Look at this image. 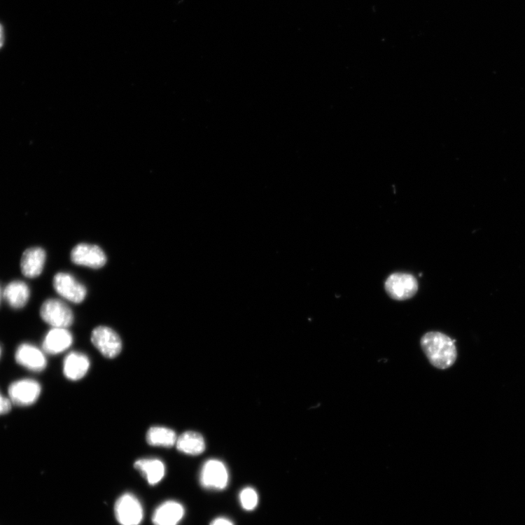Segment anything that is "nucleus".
<instances>
[{
  "mask_svg": "<svg viewBox=\"0 0 525 525\" xmlns=\"http://www.w3.org/2000/svg\"><path fill=\"white\" fill-rule=\"evenodd\" d=\"M92 342L104 357L114 358L121 352V340L117 332L111 328H96L92 334Z\"/></svg>",
  "mask_w": 525,
  "mask_h": 525,
  "instance_id": "nucleus-7",
  "label": "nucleus"
},
{
  "mask_svg": "<svg viewBox=\"0 0 525 525\" xmlns=\"http://www.w3.org/2000/svg\"><path fill=\"white\" fill-rule=\"evenodd\" d=\"M73 342V335L66 328H52L43 340V352L49 355L60 354L69 349Z\"/></svg>",
  "mask_w": 525,
  "mask_h": 525,
  "instance_id": "nucleus-11",
  "label": "nucleus"
},
{
  "mask_svg": "<svg viewBox=\"0 0 525 525\" xmlns=\"http://www.w3.org/2000/svg\"><path fill=\"white\" fill-rule=\"evenodd\" d=\"M134 468L141 472L150 485L159 484L164 477V463L155 458L140 459L135 462Z\"/></svg>",
  "mask_w": 525,
  "mask_h": 525,
  "instance_id": "nucleus-15",
  "label": "nucleus"
},
{
  "mask_svg": "<svg viewBox=\"0 0 525 525\" xmlns=\"http://www.w3.org/2000/svg\"><path fill=\"white\" fill-rule=\"evenodd\" d=\"M229 479V471L222 461L210 459L203 465L200 481L204 488L222 490L227 486Z\"/></svg>",
  "mask_w": 525,
  "mask_h": 525,
  "instance_id": "nucleus-6",
  "label": "nucleus"
},
{
  "mask_svg": "<svg viewBox=\"0 0 525 525\" xmlns=\"http://www.w3.org/2000/svg\"><path fill=\"white\" fill-rule=\"evenodd\" d=\"M46 259L45 251L41 248L27 249L21 260V270L28 278L38 276L43 272Z\"/></svg>",
  "mask_w": 525,
  "mask_h": 525,
  "instance_id": "nucleus-13",
  "label": "nucleus"
},
{
  "mask_svg": "<svg viewBox=\"0 0 525 525\" xmlns=\"http://www.w3.org/2000/svg\"><path fill=\"white\" fill-rule=\"evenodd\" d=\"M185 515L183 505L174 500H168L156 507L152 522L154 525H178Z\"/></svg>",
  "mask_w": 525,
  "mask_h": 525,
  "instance_id": "nucleus-12",
  "label": "nucleus"
},
{
  "mask_svg": "<svg viewBox=\"0 0 525 525\" xmlns=\"http://www.w3.org/2000/svg\"><path fill=\"white\" fill-rule=\"evenodd\" d=\"M41 391L39 382L26 379L12 383L8 389V394L10 401L15 405L29 407L38 400Z\"/></svg>",
  "mask_w": 525,
  "mask_h": 525,
  "instance_id": "nucleus-5",
  "label": "nucleus"
},
{
  "mask_svg": "<svg viewBox=\"0 0 525 525\" xmlns=\"http://www.w3.org/2000/svg\"><path fill=\"white\" fill-rule=\"evenodd\" d=\"M30 290L28 286L16 280L9 284L4 292V296L8 304L13 309H22L28 302Z\"/></svg>",
  "mask_w": 525,
  "mask_h": 525,
  "instance_id": "nucleus-16",
  "label": "nucleus"
},
{
  "mask_svg": "<svg viewBox=\"0 0 525 525\" xmlns=\"http://www.w3.org/2000/svg\"><path fill=\"white\" fill-rule=\"evenodd\" d=\"M1 354H2V349L1 347H0V357H1Z\"/></svg>",
  "mask_w": 525,
  "mask_h": 525,
  "instance_id": "nucleus-24",
  "label": "nucleus"
},
{
  "mask_svg": "<svg viewBox=\"0 0 525 525\" xmlns=\"http://www.w3.org/2000/svg\"><path fill=\"white\" fill-rule=\"evenodd\" d=\"M419 284L416 277L409 273L396 272L391 274L384 283V289L391 299L396 301H405L416 293Z\"/></svg>",
  "mask_w": 525,
  "mask_h": 525,
  "instance_id": "nucleus-2",
  "label": "nucleus"
},
{
  "mask_svg": "<svg viewBox=\"0 0 525 525\" xmlns=\"http://www.w3.org/2000/svg\"><path fill=\"white\" fill-rule=\"evenodd\" d=\"M15 358L18 363L34 372L43 371L47 365L44 352L31 344H22L18 347Z\"/></svg>",
  "mask_w": 525,
  "mask_h": 525,
  "instance_id": "nucleus-10",
  "label": "nucleus"
},
{
  "mask_svg": "<svg viewBox=\"0 0 525 525\" xmlns=\"http://www.w3.org/2000/svg\"><path fill=\"white\" fill-rule=\"evenodd\" d=\"M11 404L10 398H7L0 393V415L6 414L11 410Z\"/></svg>",
  "mask_w": 525,
  "mask_h": 525,
  "instance_id": "nucleus-20",
  "label": "nucleus"
},
{
  "mask_svg": "<svg viewBox=\"0 0 525 525\" xmlns=\"http://www.w3.org/2000/svg\"><path fill=\"white\" fill-rule=\"evenodd\" d=\"M5 43V32L2 24H0V48H2Z\"/></svg>",
  "mask_w": 525,
  "mask_h": 525,
  "instance_id": "nucleus-22",
  "label": "nucleus"
},
{
  "mask_svg": "<svg viewBox=\"0 0 525 525\" xmlns=\"http://www.w3.org/2000/svg\"><path fill=\"white\" fill-rule=\"evenodd\" d=\"M147 442L153 447H172L176 444L178 437L173 430L165 427H153L147 433Z\"/></svg>",
  "mask_w": 525,
  "mask_h": 525,
  "instance_id": "nucleus-18",
  "label": "nucleus"
},
{
  "mask_svg": "<svg viewBox=\"0 0 525 525\" xmlns=\"http://www.w3.org/2000/svg\"><path fill=\"white\" fill-rule=\"evenodd\" d=\"M71 260L75 265L99 269L107 262V257L97 245L81 243L73 249Z\"/></svg>",
  "mask_w": 525,
  "mask_h": 525,
  "instance_id": "nucleus-8",
  "label": "nucleus"
},
{
  "mask_svg": "<svg viewBox=\"0 0 525 525\" xmlns=\"http://www.w3.org/2000/svg\"><path fill=\"white\" fill-rule=\"evenodd\" d=\"M210 525H234V523L229 519L224 517H219L214 519Z\"/></svg>",
  "mask_w": 525,
  "mask_h": 525,
  "instance_id": "nucleus-21",
  "label": "nucleus"
},
{
  "mask_svg": "<svg viewBox=\"0 0 525 525\" xmlns=\"http://www.w3.org/2000/svg\"><path fill=\"white\" fill-rule=\"evenodd\" d=\"M1 296H2V292H1V289H0V300H1Z\"/></svg>",
  "mask_w": 525,
  "mask_h": 525,
  "instance_id": "nucleus-23",
  "label": "nucleus"
},
{
  "mask_svg": "<svg viewBox=\"0 0 525 525\" xmlns=\"http://www.w3.org/2000/svg\"><path fill=\"white\" fill-rule=\"evenodd\" d=\"M239 500L244 510L253 511L258 505V496L253 488L246 487L241 490Z\"/></svg>",
  "mask_w": 525,
  "mask_h": 525,
  "instance_id": "nucleus-19",
  "label": "nucleus"
},
{
  "mask_svg": "<svg viewBox=\"0 0 525 525\" xmlns=\"http://www.w3.org/2000/svg\"><path fill=\"white\" fill-rule=\"evenodd\" d=\"M115 515L121 525H139L144 512L141 502L133 494L122 495L115 502Z\"/></svg>",
  "mask_w": 525,
  "mask_h": 525,
  "instance_id": "nucleus-3",
  "label": "nucleus"
},
{
  "mask_svg": "<svg viewBox=\"0 0 525 525\" xmlns=\"http://www.w3.org/2000/svg\"><path fill=\"white\" fill-rule=\"evenodd\" d=\"M420 344L430 364L437 369L447 370L456 362L458 351L454 341L443 332H426Z\"/></svg>",
  "mask_w": 525,
  "mask_h": 525,
  "instance_id": "nucleus-1",
  "label": "nucleus"
},
{
  "mask_svg": "<svg viewBox=\"0 0 525 525\" xmlns=\"http://www.w3.org/2000/svg\"><path fill=\"white\" fill-rule=\"evenodd\" d=\"M54 287L59 295L69 302L81 303L86 296L83 285L71 274L60 272L54 278Z\"/></svg>",
  "mask_w": 525,
  "mask_h": 525,
  "instance_id": "nucleus-9",
  "label": "nucleus"
},
{
  "mask_svg": "<svg viewBox=\"0 0 525 525\" xmlns=\"http://www.w3.org/2000/svg\"><path fill=\"white\" fill-rule=\"evenodd\" d=\"M90 368V360L85 354L70 353L64 361V374L69 380H79L85 377Z\"/></svg>",
  "mask_w": 525,
  "mask_h": 525,
  "instance_id": "nucleus-14",
  "label": "nucleus"
},
{
  "mask_svg": "<svg viewBox=\"0 0 525 525\" xmlns=\"http://www.w3.org/2000/svg\"><path fill=\"white\" fill-rule=\"evenodd\" d=\"M178 449L186 454L199 455L205 450V442L199 433L188 431L183 433L176 442Z\"/></svg>",
  "mask_w": 525,
  "mask_h": 525,
  "instance_id": "nucleus-17",
  "label": "nucleus"
},
{
  "mask_svg": "<svg viewBox=\"0 0 525 525\" xmlns=\"http://www.w3.org/2000/svg\"><path fill=\"white\" fill-rule=\"evenodd\" d=\"M41 316L52 328H67L74 321L71 309L58 300H46L41 308Z\"/></svg>",
  "mask_w": 525,
  "mask_h": 525,
  "instance_id": "nucleus-4",
  "label": "nucleus"
}]
</instances>
